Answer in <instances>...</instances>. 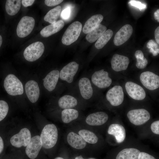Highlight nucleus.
Instances as JSON below:
<instances>
[{"label":"nucleus","mask_w":159,"mask_h":159,"mask_svg":"<svg viewBox=\"0 0 159 159\" xmlns=\"http://www.w3.org/2000/svg\"><path fill=\"white\" fill-rule=\"evenodd\" d=\"M107 132L109 134L115 137L116 141L118 143H122L125 139V129L121 125L118 124L110 125L108 127Z\"/></svg>","instance_id":"aec40b11"},{"label":"nucleus","mask_w":159,"mask_h":159,"mask_svg":"<svg viewBox=\"0 0 159 159\" xmlns=\"http://www.w3.org/2000/svg\"><path fill=\"white\" fill-rule=\"evenodd\" d=\"M133 31V28L130 25H124L115 35L113 40L115 45L119 46L127 41L132 35Z\"/></svg>","instance_id":"4468645a"},{"label":"nucleus","mask_w":159,"mask_h":159,"mask_svg":"<svg viewBox=\"0 0 159 159\" xmlns=\"http://www.w3.org/2000/svg\"><path fill=\"white\" fill-rule=\"evenodd\" d=\"M42 147L40 136H35L31 138L30 142L26 146V153L30 159H35L38 156Z\"/></svg>","instance_id":"f8f14e48"},{"label":"nucleus","mask_w":159,"mask_h":159,"mask_svg":"<svg viewBox=\"0 0 159 159\" xmlns=\"http://www.w3.org/2000/svg\"><path fill=\"white\" fill-rule=\"evenodd\" d=\"M20 0H7L5 5L6 13L9 15L16 14L19 10L21 6Z\"/></svg>","instance_id":"bb28decb"},{"label":"nucleus","mask_w":159,"mask_h":159,"mask_svg":"<svg viewBox=\"0 0 159 159\" xmlns=\"http://www.w3.org/2000/svg\"><path fill=\"white\" fill-rule=\"evenodd\" d=\"M35 21L33 18L28 16L22 17L16 28V33L20 38L25 37L29 34L34 29Z\"/></svg>","instance_id":"423d86ee"},{"label":"nucleus","mask_w":159,"mask_h":159,"mask_svg":"<svg viewBox=\"0 0 159 159\" xmlns=\"http://www.w3.org/2000/svg\"><path fill=\"white\" fill-rule=\"evenodd\" d=\"M63 1V0H45V4L49 6H52L59 4Z\"/></svg>","instance_id":"e433bc0d"},{"label":"nucleus","mask_w":159,"mask_h":159,"mask_svg":"<svg viewBox=\"0 0 159 159\" xmlns=\"http://www.w3.org/2000/svg\"><path fill=\"white\" fill-rule=\"evenodd\" d=\"M140 78L143 85L150 90H154L159 87V77L153 72H143L141 74Z\"/></svg>","instance_id":"9b49d317"},{"label":"nucleus","mask_w":159,"mask_h":159,"mask_svg":"<svg viewBox=\"0 0 159 159\" xmlns=\"http://www.w3.org/2000/svg\"><path fill=\"white\" fill-rule=\"evenodd\" d=\"M61 10V7L58 6L49 10L44 17L45 21L48 22L51 24L57 21L58 19Z\"/></svg>","instance_id":"c85d7f7f"},{"label":"nucleus","mask_w":159,"mask_h":159,"mask_svg":"<svg viewBox=\"0 0 159 159\" xmlns=\"http://www.w3.org/2000/svg\"><path fill=\"white\" fill-rule=\"evenodd\" d=\"M70 9L69 7L65 9L62 12L61 14V16L63 19H67L70 16Z\"/></svg>","instance_id":"58836bf2"},{"label":"nucleus","mask_w":159,"mask_h":159,"mask_svg":"<svg viewBox=\"0 0 159 159\" xmlns=\"http://www.w3.org/2000/svg\"><path fill=\"white\" fill-rule=\"evenodd\" d=\"M31 139V135L29 130L24 128L19 132L13 135L10 139L12 145L16 148L26 147Z\"/></svg>","instance_id":"0eeeda50"},{"label":"nucleus","mask_w":159,"mask_h":159,"mask_svg":"<svg viewBox=\"0 0 159 159\" xmlns=\"http://www.w3.org/2000/svg\"><path fill=\"white\" fill-rule=\"evenodd\" d=\"M126 91L129 95L135 100H140L146 97L143 88L139 85L132 82H127L125 84Z\"/></svg>","instance_id":"ddd939ff"},{"label":"nucleus","mask_w":159,"mask_h":159,"mask_svg":"<svg viewBox=\"0 0 159 159\" xmlns=\"http://www.w3.org/2000/svg\"><path fill=\"white\" fill-rule=\"evenodd\" d=\"M54 159H64L61 157H57L55 158Z\"/></svg>","instance_id":"49530a36"},{"label":"nucleus","mask_w":159,"mask_h":159,"mask_svg":"<svg viewBox=\"0 0 159 159\" xmlns=\"http://www.w3.org/2000/svg\"><path fill=\"white\" fill-rule=\"evenodd\" d=\"M82 28V24L79 21H77L72 23L68 27L62 36V44L69 45L75 42L79 37Z\"/></svg>","instance_id":"7ed1b4c3"},{"label":"nucleus","mask_w":159,"mask_h":159,"mask_svg":"<svg viewBox=\"0 0 159 159\" xmlns=\"http://www.w3.org/2000/svg\"><path fill=\"white\" fill-rule=\"evenodd\" d=\"M75 159H84L81 155L76 157Z\"/></svg>","instance_id":"a18cd8bd"},{"label":"nucleus","mask_w":159,"mask_h":159,"mask_svg":"<svg viewBox=\"0 0 159 159\" xmlns=\"http://www.w3.org/2000/svg\"><path fill=\"white\" fill-rule=\"evenodd\" d=\"M41 137L42 147L46 149H50L56 144L58 138V130L53 124L46 125L41 132Z\"/></svg>","instance_id":"f257e3e1"},{"label":"nucleus","mask_w":159,"mask_h":159,"mask_svg":"<svg viewBox=\"0 0 159 159\" xmlns=\"http://www.w3.org/2000/svg\"><path fill=\"white\" fill-rule=\"evenodd\" d=\"M77 99L74 97L69 95H64L59 99L58 104L59 106L64 109L72 108L77 104Z\"/></svg>","instance_id":"b1692460"},{"label":"nucleus","mask_w":159,"mask_h":159,"mask_svg":"<svg viewBox=\"0 0 159 159\" xmlns=\"http://www.w3.org/2000/svg\"><path fill=\"white\" fill-rule=\"evenodd\" d=\"M2 42V38L1 36L0 35V47H1Z\"/></svg>","instance_id":"c03bdc74"},{"label":"nucleus","mask_w":159,"mask_h":159,"mask_svg":"<svg viewBox=\"0 0 159 159\" xmlns=\"http://www.w3.org/2000/svg\"><path fill=\"white\" fill-rule=\"evenodd\" d=\"M140 152V151L136 148H126L118 153L116 159H138Z\"/></svg>","instance_id":"393cba45"},{"label":"nucleus","mask_w":159,"mask_h":159,"mask_svg":"<svg viewBox=\"0 0 159 159\" xmlns=\"http://www.w3.org/2000/svg\"><path fill=\"white\" fill-rule=\"evenodd\" d=\"M127 116L130 122L137 126L145 124L150 118V113L144 109L131 110L128 112Z\"/></svg>","instance_id":"39448f33"},{"label":"nucleus","mask_w":159,"mask_h":159,"mask_svg":"<svg viewBox=\"0 0 159 159\" xmlns=\"http://www.w3.org/2000/svg\"><path fill=\"white\" fill-rule=\"evenodd\" d=\"M4 86L7 92L11 95H21L24 93L22 83L13 74H8L6 77L4 82Z\"/></svg>","instance_id":"f03ea898"},{"label":"nucleus","mask_w":159,"mask_h":159,"mask_svg":"<svg viewBox=\"0 0 159 159\" xmlns=\"http://www.w3.org/2000/svg\"><path fill=\"white\" fill-rule=\"evenodd\" d=\"M92 83L100 88H105L109 87L112 82L111 79L109 76V74L104 69L96 71L91 77Z\"/></svg>","instance_id":"1a4fd4ad"},{"label":"nucleus","mask_w":159,"mask_h":159,"mask_svg":"<svg viewBox=\"0 0 159 159\" xmlns=\"http://www.w3.org/2000/svg\"><path fill=\"white\" fill-rule=\"evenodd\" d=\"M155 41L157 43L159 44V26H158L155 29Z\"/></svg>","instance_id":"a19ab883"},{"label":"nucleus","mask_w":159,"mask_h":159,"mask_svg":"<svg viewBox=\"0 0 159 159\" xmlns=\"http://www.w3.org/2000/svg\"><path fill=\"white\" fill-rule=\"evenodd\" d=\"M138 159H156L154 157L149 154L144 152H140Z\"/></svg>","instance_id":"4c0bfd02"},{"label":"nucleus","mask_w":159,"mask_h":159,"mask_svg":"<svg viewBox=\"0 0 159 159\" xmlns=\"http://www.w3.org/2000/svg\"><path fill=\"white\" fill-rule=\"evenodd\" d=\"M78 87L82 97L85 100L90 99L93 94V90L91 82L88 78H81L78 82Z\"/></svg>","instance_id":"6ab92c4d"},{"label":"nucleus","mask_w":159,"mask_h":159,"mask_svg":"<svg viewBox=\"0 0 159 159\" xmlns=\"http://www.w3.org/2000/svg\"><path fill=\"white\" fill-rule=\"evenodd\" d=\"M107 28L104 25L100 24L97 27L87 34L86 39L90 43H93L97 40L106 30Z\"/></svg>","instance_id":"a878e982"},{"label":"nucleus","mask_w":159,"mask_h":159,"mask_svg":"<svg viewBox=\"0 0 159 159\" xmlns=\"http://www.w3.org/2000/svg\"><path fill=\"white\" fill-rule=\"evenodd\" d=\"M25 89L27 96L32 103L36 102L40 95V90L37 83L34 80H30L26 83Z\"/></svg>","instance_id":"2eb2a0df"},{"label":"nucleus","mask_w":159,"mask_h":159,"mask_svg":"<svg viewBox=\"0 0 159 159\" xmlns=\"http://www.w3.org/2000/svg\"><path fill=\"white\" fill-rule=\"evenodd\" d=\"M79 66V64L75 62L69 63L64 67L59 72V78L67 83H71L77 72Z\"/></svg>","instance_id":"6e6552de"},{"label":"nucleus","mask_w":159,"mask_h":159,"mask_svg":"<svg viewBox=\"0 0 159 159\" xmlns=\"http://www.w3.org/2000/svg\"><path fill=\"white\" fill-rule=\"evenodd\" d=\"M135 56L137 59L136 66L139 69L144 68L148 63V60L144 57L143 52L140 50H137L135 52Z\"/></svg>","instance_id":"2f4dec72"},{"label":"nucleus","mask_w":159,"mask_h":159,"mask_svg":"<svg viewBox=\"0 0 159 159\" xmlns=\"http://www.w3.org/2000/svg\"><path fill=\"white\" fill-rule=\"evenodd\" d=\"M88 159H95L93 158H89Z\"/></svg>","instance_id":"de8ad7c7"},{"label":"nucleus","mask_w":159,"mask_h":159,"mask_svg":"<svg viewBox=\"0 0 159 159\" xmlns=\"http://www.w3.org/2000/svg\"><path fill=\"white\" fill-rule=\"evenodd\" d=\"M34 1V0H22L21 2L24 6L26 7L32 5Z\"/></svg>","instance_id":"ea45409f"},{"label":"nucleus","mask_w":159,"mask_h":159,"mask_svg":"<svg viewBox=\"0 0 159 159\" xmlns=\"http://www.w3.org/2000/svg\"><path fill=\"white\" fill-rule=\"evenodd\" d=\"M129 3L132 6L138 8L140 10L145 9L146 7L145 4L139 1L131 0L129 1Z\"/></svg>","instance_id":"f704fd0d"},{"label":"nucleus","mask_w":159,"mask_h":159,"mask_svg":"<svg viewBox=\"0 0 159 159\" xmlns=\"http://www.w3.org/2000/svg\"><path fill=\"white\" fill-rule=\"evenodd\" d=\"M103 19V16L101 14H97L92 16L85 23L82 31L87 34L97 27Z\"/></svg>","instance_id":"5701e85b"},{"label":"nucleus","mask_w":159,"mask_h":159,"mask_svg":"<svg viewBox=\"0 0 159 159\" xmlns=\"http://www.w3.org/2000/svg\"><path fill=\"white\" fill-rule=\"evenodd\" d=\"M113 32L110 29L106 30L97 40L95 47L98 49L102 48L112 37Z\"/></svg>","instance_id":"c756f323"},{"label":"nucleus","mask_w":159,"mask_h":159,"mask_svg":"<svg viewBox=\"0 0 159 159\" xmlns=\"http://www.w3.org/2000/svg\"><path fill=\"white\" fill-rule=\"evenodd\" d=\"M9 106L5 101L0 100V122L6 116L9 111Z\"/></svg>","instance_id":"72a5a7b5"},{"label":"nucleus","mask_w":159,"mask_h":159,"mask_svg":"<svg viewBox=\"0 0 159 159\" xmlns=\"http://www.w3.org/2000/svg\"><path fill=\"white\" fill-rule=\"evenodd\" d=\"M67 140L70 146L77 149H82L87 145L86 142L80 135L73 132L68 134Z\"/></svg>","instance_id":"412c9836"},{"label":"nucleus","mask_w":159,"mask_h":159,"mask_svg":"<svg viewBox=\"0 0 159 159\" xmlns=\"http://www.w3.org/2000/svg\"><path fill=\"white\" fill-rule=\"evenodd\" d=\"M106 97L111 105L114 106L120 105L122 103L124 99L122 87L119 85L114 86L107 92Z\"/></svg>","instance_id":"9d476101"},{"label":"nucleus","mask_w":159,"mask_h":159,"mask_svg":"<svg viewBox=\"0 0 159 159\" xmlns=\"http://www.w3.org/2000/svg\"><path fill=\"white\" fill-rule=\"evenodd\" d=\"M155 19L159 22V9H158L154 13Z\"/></svg>","instance_id":"37998d69"},{"label":"nucleus","mask_w":159,"mask_h":159,"mask_svg":"<svg viewBox=\"0 0 159 159\" xmlns=\"http://www.w3.org/2000/svg\"><path fill=\"white\" fill-rule=\"evenodd\" d=\"M150 128L152 132L154 133L159 134V120L153 122L151 124Z\"/></svg>","instance_id":"c9c22d12"},{"label":"nucleus","mask_w":159,"mask_h":159,"mask_svg":"<svg viewBox=\"0 0 159 159\" xmlns=\"http://www.w3.org/2000/svg\"><path fill=\"white\" fill-rule=\"evenodd\" d=\"M147 47L150 49V52L154 56H156L159 53V45L153 40H150L148 42Z\"/></svg>","instance_id":"473e14b6"},{"label":"nucleus","mask_w":159,"mask_h":159,"mask_svg":"<svg viewBox=\"0 0 159 159\" xmlns=\"http://www.w3.org/2000/svg\"><path fill=\"white\" fill-rule=\"evenodd\" d=\"M108 119V115L103 112H98L90 114L86 118V122L91 126H99L105 123Z\"/></svg>","instance_id":"f3484780"},{"label":"nucleus","mask_w":159,"mask_h":159,"mask_svg":"<svg viewBox=\"0 0 159 159\" xmlns=\"http://www.w3.org/2000/svg\"><path fill=\"white\" fill-rule=\"evenodd\" d=\"M129 63L128 57L117 54H114L111 60L112 68L116 72L126 69Z\"/></svg>","instance_id":"dca6fc26"},{"label":"nucleus","mask_w":159,"mask_h":159,"mask_svg":"<svg viewBox=\"0 0 159 159\" xmlns=\"http://www.w3.org/2000/svg\"><path fill=\"white\" fill-rule=\"evenodd\" d=\"M44 50V45L42 42H36L31 44L25 49L24 52V56L27 61L34 62L42 56Z\"/></svg>","instance_id":"20e7f679"},{"label":"nucleus","mask_w":159,"mask_h":159,"mask_svg":"<svg viewBox=\"0 0 159 159\" xmlns=\"http://www.w3.org/2000/svg\"><path fill=\"white\" fill-rule=\"evenodd\" d=\"M78 133L86 142L91 144L96 143L98 138L96 135L93 132L86 129L80 130Z\"/></svg>","instance_id":"7c9ffc66"},{"label":"nucleus","mask_w":159,"mask_h":159,"mask_svg":"<svg viewBox=\"0 0 159 159\" xmlns=\"http://www.w3.org/2000/svg\"><path fill=\"white\" fill-rule=\"evenodd\" d=\"M59 71L57 69L50 72L43 79V84L45 88L49 92L55 88L59 78Z\"/></svg>","instance_id":"a211bd4d"},{"label":"nucleus","mask_w":159,"mask_h":159,"mask_svg":"<svg viewBox=\"0 0 159 159\" xmlns=\"http://www.w3.org/2000/svg\"><path fill=\"white\" fill-rule=\"evenodd\" d=\"M64 25L63 20H59L44 27L41 30L40 34L44 37H48L59 31L64 27Z\"/></svg>","instance_id":"4be33fe9"},{"label":"nucleus","mask_w":159,"mask_h":159,"mask_svg":"<svg viewBox=\"0 0 159 159\" xmlns=\"http://www.w3.org/2000/svg\"><path fill=\"white\" fill-rule=\"evenodd\" d=\"M78 116L79 112L78 111L72 108L64 109L61 113L62 121L65 123H69L77 119Z\"/></svg>","instance_id":"cd10ccee"},{"label":"nucleus","mask_w":159,"mask_h":159,"mask_svg":"<svg viewBox=\"0 0 159 159\" xmlns=\"http://www.w3.org/2000/svg\"><path fill=\"white\" fill-rule=\"evenodd\" d=\"M4 148V143L3 140L0 136V154L2 152Z\"/></svg>","instance_id":"79ce46f5"}]
</instances>
